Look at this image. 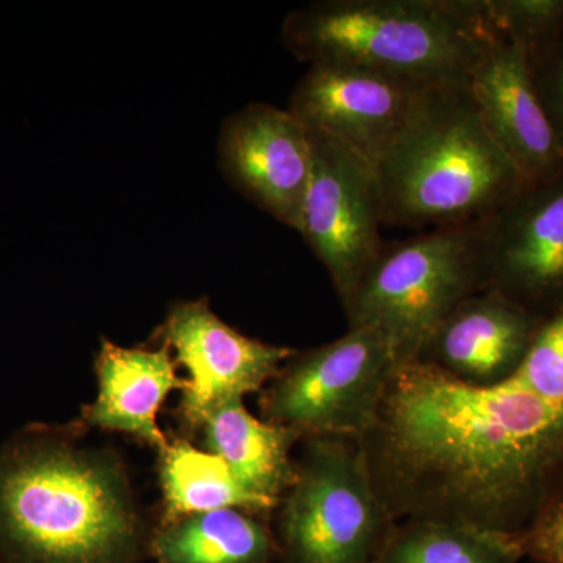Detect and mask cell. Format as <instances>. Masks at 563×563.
I'll list each match as a JSON object with an SVG mask.
<instances>
[{"label": "cell", "mask_w": 563, "mask_h": 563, "mask_svg": "<svg viewBox=\"0 0 563 563\" xmlns=\"http://www.w3.org/2000/svg\"><path fill=\"white\" fill-rule=\"evenodd\" d=\"M368 433L390 490L426 520L520 532L563 472L562 410L510 376L473 384L398 363Z\"/></svg>", "instance_id": "6da1fadb"}, {"label": "cell", "mask_w": 563, "mask_h": 563, "mask_svg": "<svg viewBox=\"0 0 563 563\" xmlns=\"http://www.w3.org/2000/svg\"><path fill=\"white\" fill-rule=\"evenodd\" d=\"M140 526L124 474L46 435L0 451V563H135Z\"/></svg>", "instance_id": "7a4b0ae2"}, {"label": "cell", "mask_w": 563, "mask_h": 563, "mask_svg": "<svg viewBox=\"0 0 563 563\" xmlns=\"http://www.w3.org/2000/svg\"><path fill=\"white\" fill-rule=\"evenodd\" d=\"M374 176L383 224L417 231L490 220L525 187L485 128L468 79L421 92Z\"/></svg>", "instance_id": "3957f363"}, {"label": "cell", "mask_w": 563, "mask_h": 563, "mask_svg": "<svg viewBox=\"0 0 563 563\" xmlns=\"http://www.w3.org/2000/svg\"><path fill=\"white\" fill-rule=\"evenodd\" d=\"M496 31L483 0H321L288 14L298 60L344 66L418 87L468 79Z\"/></svg>", "instance_id": "277c9868"}, {"label": "cell", "mask_w": 563, "mask_h": 563, "mask_svg": "<svg viewBox=\"0 0 563 563\" xmlns=\"http://www.w3.org/2000/svg\"><path fill=\"white\" fill-rule=\"evenodd\" d=\"M488 279V220L384 242L344 303L350 328L384 333L399 363L420 361L440 325Z\"/></svg>", "instance_id": "5b68a950"}, {"label": "cell", "mask_w": 563, "mask_h": 563, "mask_svg": "<svg viewBox=\"0 0 563 563\" xmlns=\"http://www.w3.org/2000/svg\"><path fill=\"white\" fill-rule=\"evenodd\" d=\"M398 363L384 333L350 328L342 339L292 358L266 396V413L298 433L366 435Z\"/></svg>", "instance_id": "8992f818"}, {"label": "cell", "mask_w": 563, "mask_h": 563, "mask_svg": "<svg viewBox=\"0 0 563 563\" xmlns=\"http://www.w3.org/2000/svg\"><path fill=\"white\" fill-rule=\"evenodd\" d=\"M312 446L285 507L287 563H373L384 520L366 454L335 440Z\"/></svg>", "instance_id": "52a82bcc"}, {"label": "cell", "mask_w": 563, "mask_h": 563, "mask_svg": "<svg viewBox=\"0 0 563 563\" xmlns=\"http://www.w3.org/2000/svg\"><path fill=\"white\" fill-rule=\"evenodd\" d=\"M312 136V174L298 232L331 274L343 303L383 250L374 169L328 136Z\"/></svg>", "instance_id": "ba28073f"}, {"label": "cell", "mask_w": 563, "mask_h": 563, "mask_svg": "<svg viewBox=\"0 0 563 563\" xmlns=\"http://www.w3.org/2000/svg\"><path fill=\"white\" fill-rule=\"evenodd\" d=\"M222 173L236 191L298 232L312 174V136L288 109L250 103L225 120Z\"/></svg>", "instance_id": "9c48e42d"}, {"label": "cell", "mask_w": 563, "mask_h": 563, "mask_svg": "<svg viewBox=\"0 0 563 563\" xmlns=\"http://www.w3.org/2000/svg\"><path fill=\"white\" fill-rule=\"evenodd\" d=\"M158 335L190 373L181 387V410L192 424H202L221 404L258 390L295 355L290 347L235 331L210 309L207 299L174 306Z\"/></svg>", "instance_id": "30bf717a"}, {"label": "cell", "mask_w": 563, "mask_h": 563, "mask_svg": "<svg viewBox=\"0 0 563 563\" xmlns=\"http://www.w3.org/2000/svg\"><path fill=\"white\" fill-rule=\"evenodd\" d=\"M426 88L344 66L312 65L288 110L307 131L336 141L374 169Z\"/></svg>", "instance_id": "8fae6325"}, {"label": "cell", "mask_w": 563, "mask_h": 563, "mask_svg": "<svg viewBox=\"0 0 563 563\" xmlns=\"http://www.w3.org/2000/svg\"><path fill=\"white\" fill-rule=\"evenodd\" d=\"M485 128L525 187L563 169V144L533 84L529 47L496 32L468 74Z\"/></svg>", "instance_id": "7c38bea8"}, {"label": "cell", "mask_w": 563, "mask_h": 563, "mask_svg": "<svg viewBox=\"0 0 563 563\" xmlns=\"http://www.w3.org/2000/svg\"><path fill=\"white\" fill-rule=\"evenodd\" d=\"M488 287L547 318L563 307V169L528 185L488 220ZM539 317V314H537Z\"/></svg>", "instance_id": "4fadbf2b"}, {"label": "cell", "mask_w": 563, "mask_h": 563, "mask_svg": "<svg viewBox=\"0 0 563 563\" xmlns=\"http://www.w3.org/2000/svg\"><path fill=\"white\" fill-rule=\"evenodd\" d=\"M542 321L501 292L485 288L446 318L420 361L435 363L466 383H499L520 365Z\"/></svg>", "instance_id": "5bb4252c"}, {"label": "cell", "mask_w": 563, "mask_h": 563, "mask_svg": "<svg viewBox=\"0 0 563 563\" xmlns=\"http://www.w3.org/2000/svg\"><path fill=\"white\" fill-rule=\"evenodd\" d=\"M98 398L85 417L99 428L132 433L152 446H168L157 413L174 388L184 387L169 347H122L103 340L96 362Z\"/></svg>", "instance_id": "9a60e30c"}, {"label": "cell", "mask_w": 563, "mask_h": 563, "mask_svg": "<svg viewBox=\"0 0 563 563\" xmlns=\"http://www.w3.org/2000/svg\"><path fill=\"white\" fill-rule=\"evenodd\" d=\"M209 453L220 457L250 490L276 504L296 474L290 446L296 431L263 422L244 409L242 399L221 404L202 421Z\"/></svg>", "instance_id": "2e32d148"}, {"label": "cell", "mask_w": 563, "mask_h": 563, "mask_svg": "<svg viewBox=\"0 0 563 563\" xmlns=\"http://www.w3.org/2000/svg\"><path fill=\"white\" fill-rule=\"evenodd\" d=\"M162 487L168 525L221 509H268L274 504L250 490L220 457L177 442L162 450Z\"/></svg>", "instance_id": "e0dca14e"}, {"label": "cell", "mask_w": 563, "mask_h": 563, "mask_svg": "<svg viewBox=\"0 0 563 563\" xmlns=\"http://www.w3.org/2000/svg\"><path fill=\"white\" fill-rule=\"evenodd\" d=\"M269 551L265 529L235 509L180 518L154 540L162 563H265Z\"/></svg>", "instance_id": "ac0fdd59"}, {"label": "cell", "mask_w": 563, "mask_h": 563, "mask_svg": "<svg viewBox=\"0 0 563 563\" xmlns=\"http://www.w3.org/2000/svg\"><path fill=\"white\" fill-rule=\"evenodd\" d=\"M520 532L451 520H421L385 542L373 563H518Z\"/></svg>", "instance_id": "d6986e66"}, {"label": "cell", "mask_w": 563, "mask_h": 563, "mask_svg": "<svg viewBox=\"0 0 563 563\" xmlns=\"http://www.w3.org/2000/svg\"><path fill=\"white\" fill-rule=\"evenodd\" d=\"M510 377L563 412V307L543 318Z\"/></svg>", "instance_id": "ffe728a7"}, {"label": "cell", "mask_w": 563, "mask_h": 563, "mask_svg": "<svg viewBox=\"0 0 563 563\" xmlns=\"http://www.w3.org/2000/svg\"><path fill=\"white\" fill-rule=\"evenodd\" d=\"M484 10L496 32L532 47L563 25V0H484Z\"/></svg>", "instance_id": "44dd1931"}, {"label": "cell", "mask_w": 563, "mask_h": 563, "mask_svg": "<svg viewBox=\"0 0 563 563\" xmlns=\"http://www.w3.org/2000/svg\"><path fill=\"white\" fill-rule=\"evenodd\" d=\"M525 554L539 563H563V472L551 485L531 525L520 532Z\"/></svg>", "instance_id": "7402d4cb"}, {"label": "cell", "mask_w": 563, "mask_h": 563, "mask_svg": "<svg viewBox=\"0 0 563 563\" xmlns=\"http://www.w3.org/2000/svg\"><path fill=\"white\" fill-rule=\"evenodd\" d=\"M533 84L563 144V25L529 47Z\"/></svg>", "instance_id": "603a6c76"}]
</instances>
